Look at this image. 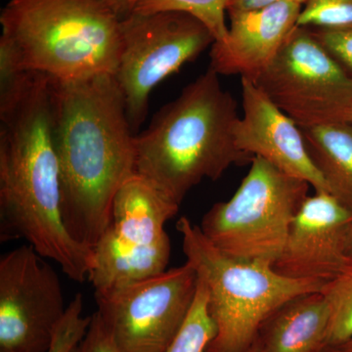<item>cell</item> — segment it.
I'll use <instances>...</instances> for the list:
<instances>
[{
	"instance_id": "6da1fadb",
	"label": "cell",
	"mask_w": 352,
	"mask_h": 352,
	"mask_svg": "<svg viewBox=\"0 0 352 352\" xmlns=\"http://www.w3.org/2000/svg\"><path fill=\"white\" fill-rule=\"evenodd\" d=\"M52 83L62 217L71 237L94 250L116 194L135 173V134L115 75Z\"/></svg>"
},
{
	"instance_id": "7a4b0ae2",
	"label": "cell",
	"mask_w": 352,
	"mask_h": 352,
	"mask_svg": "<svg viewBox=\"0 0 352 352\" xmlns=\"http://www.w3.org/2000/svg\"><path fill=\"white\" fill-rule=\"evenodd\" d=\"M0 237L24 239L74 281L89 277L94 250L71 237L62 217L53 138V83L36 73L15 110L0 118Z\"/></svg>"
},
{
	"instance_id": "3957f363",
	"label": "cell",
	"mask_w": 352,
	"mask_h": 352,
	"mask_svg": "<svg viewBox=\"0 0 352 352\" xmlns=\"http://www.w3.org/2000/svg\"><path fill=\"white\" fill-rule=\"evenodd\" d=\"M239 118L235 98L208 67L135 135V173L180 205L204 179L215 182L233 164L251 163L254 157L236 145Z\"/></svg>"
},
{
	"instance_id": "277c9868",
	"label": "cell",
	"mask_w": 352,
	"mask_h": 352,
	"mask_svg": "<svg viewBox=\"0 0 352 352\" xmlns=\"http://www.w3.org/2000/svg\"><path fill=\"white\" fill-rule=\"evenodd\" d=\"M0 24L25 68L56 82L117 71L120 20L101 0H10Z\"/></svg>"
},
{
	"instance_id": "5b68a950",
	"label": "cell",
	"mask_w": 352,
	"mask_h": 352,
	"mask_svg": "<svg viewBox=\"0 0 352 352\" xmlns=\"http://www.w3.org/2000/svg\"><path fill=\"white\" fill-rule=\"evenodd\" d=\"M187 263L208 292L217 337L208 352H245L264 322L296 296L322 292L326 283L282 276L267 264L224 254L186 217L176 224Z\"/></svg>"
},
{
	"instance_id": "8992f818",
	"label": "cell",
	"mask_w": 352,
	"mask_h": 352,
	"mask_svg": "<svg viewBox=\"0 0 352 352\" xmlns=\"http://www.w3.org/2000/svg\"><path fill=\"white\" fill-rule=\"evenodd\" d=\"M250 164L237 191L228 201L214 204L200 228L224 254L272 266L311 186L261 157H252Z\"/></svg>"
},
{
	"instance_id": "52a82bcc",
	"label": "cell",
	"mask_w": 352,
	"mask_h": 352,
	"mask_svg": "<svg viewBox=\"0 0 352 352\" xmlns=\"http://www.w3.org/2000/svg\"><path fill=\"white\" fill-rule=\"evenodd\" d=\"M179 206L138 173L113 199L110 222L94 248L88 280L95 293L111 291L164 272L171 245L164 226Z\"/></svg>"
},
{
	"instance_id": "ba28073f",
	"label": "cell",
	"mask_w": 352,
	"mask_h": 352,
	"mask_svg": "<svg viewBox=\"0 0 352 352\" xmlns=\"http://www.w3.org/2000/svg\"><path fill=\"white\" fill-rule=\"evenodd\" d=\"M122 47L115 78L126 100L127 119L138 131L157 85L194 61L215 39L201 21L177 11L132 13L120 20Z\"/></svg>"
},
{
	"instance_id": "9c48e42d",
	"label": "cell",
	"mask_w": 352,
	"mask_h": 352,
	"mask_svg": "<svg viewBox=\"0 0 352 352\" xmlns=\"http://www.w3.org/2000/svg\"><path fill=\"white\" fill-rule=\"evenodd\" d=\"M254 82L300 127L347 122L351 115L352 78L307 27L296 25Z\"/></svg>"
},
{
	"instance_id": "30bf717a",
	"label": "cell",
	"mask_w": 352,
	"mask_h": 352,
	"mask_svg": "<svg viewBox=\"0 0 352 352\" xmlns=\"http://www.w3.org/2000/svg\"><path fill=\"white\" fill-rule=\"evenodd\" d=\"M199 277L189 263L95 293L98 314L122 352H166L188 316Z\"/></svg>"
},
{
	"instance_id": "8fae6325",
	"label": "cell",
	"mask_w": 352,
	"mask_h": 352,
	"mask_svg": "<svg viewBox=\"0 0 352 352\" xmlns=\"http://www.w3.org/2000/svg\"><path fill=\"white\" fill-rule=\"evenodd\" d=\"M65 307L56 271L32 245L0 259V349L47 352Z\"/></svg>"
},
{
	"instance_id": "7c38bea8",
	"label": "cell",
	"mask_w": 352,
	"mask_h": 352,
	"mask_svg": "<svg viewBox=\"0 0 352 352\" xmlns=\"http://www.w3.org/2000/svg\"><path fill=\"white\" fill-rule=\"evenodd\" d=\"M352 210L329 192L308 196L296 214L273 270L292 279L329 283L352 267L346 233Z\"/></svg>"
},
{
	"instance_id": "4fadbf2b",
	"label": "cell",
	"mask_w": 352,
	"mask_h": 352,
	"mask_svg": "<svg viewBox=\"0 0 352 352\" xmlns=\"http://www.w3.org/2000/svg\"><path fill=\"white\" fill-rule=\"evenodd\" d=\"M241 85L243 115L234 133L237 147L307 182L315 192H329L323 176L308 153L302 129L256 82L242 78Z\"/></svg>"
},
{
	"instance_id": "5bb4252c",
	"label": "cell",
	"mask_w": 352,
	"mask_h": 352,
	"mask_svg": "<svg viewBox=\"0 0 352 352\" xmlns=\"http://www.w3.org/2000/svg\"><path fill=\"white\" fill-rule=\"evenodd\" d=\"M302 7L287 1L228 15V34L226 41L210 47V68L219 76L239 75L254 82L298 25Z\"/></svg>"
},
{
	"instance_id": "9a60e30c",
	"label": "cell",
	"mask_w": 352,
	"mask_h": 352,
	"mask_svg": "<svg viewBox=\"0 0 352 352\" xmlns=\"http://www.w3.org/2000/svg\"><path fill=\"white\" fill-rule=\"evenodd\" d=\"M330 309L322 292L296 296L264 322L258 339L264 352H322Z\"/></svg>"
},
{
	"instance_id": "2e32d148",
	"label": "cell",
	"mask_w": 352,
	"mask_h": 352,
	"mask_svg": "<svg viewBox=\"0 0 352 352\" xmlns=\"http://www.w3.org/2000/svg\"><path fill=\"white\" fill-rule=\"evenodd\" d=\"M312 161L329 193L352 210V126L333 122L300 127Z\"/></svg>"
},
{
	"instance_id": "e0dca14e",
	"label": "cell",
	"mask_w": 352,
	"mask_h": 352,
	"mask_svg": "<svg viewBox=\"0 0 352 352\" xmlns=\"http://www.w3.org/2000/svg\"><path fill=\"white\" fill-rule=\"evenodd\" d=\"M227 0H139L133 13L149 14L177 11L193 16L210 30L214 43H223L228 34Z\"/></svg>"
},
{
	"instance_id": "ac0fdd59",
	"label": "cell",
	"mask_w": 352,
	"mask_h": 352,
	"mask_svg": "<svg viewBox=\"0 0 352 352\" xmlns=\"http://www.w3.org/2000/svg\"><path fill=\"white\" fill-rule=\"evenodd\" d=\"M36 72L25 68L12 41L0 38V118L12 113L31 87Z\"/></svg>"
},
{
	"instance_id": "d6986e66",
	"label": "cell",
	"mask_w": 352,
	"mask_h": 352,
	"mask_svg": "<svg viewBox=\"0 0 352 352\" xmlns=\"http://www.w3.org/2000/svg\"><path fill=\"white\" fill-rule=\"evenodd\" d=\"M217 337V326L208 309V292L199 280L188 316L166 352H206Z\"/></svg>"
},
{
	"instance_id": "ffe728a7",
	"label": "cell",
	"mask_w": 352,
	"mask_h": 352,
	"mask_svg": "<svg viewBox=\"0 0 352 352\" xmlns=\"http://www.w3.org/2000/svg\"><path fill=\"white\" fill-rule=\"evenodd\" d=\"M322 294L330 309L327 346L340 347L352 340V267L325 285Z\"/></svg>"
},
{
	"instance_id": "44dd1931",
	"label": "cell",
	"mask_w": 352,
	"mask_h": 352,
	"mask_svg": "<svg viewBox=\"0 0 352 352\" xmlns=\"http://www.w3.org/2000/svg\"><path fill=\"white\" fill-rule=\"evenodd\" d=\"M352 25V0H307L298 25L333 28Z\"/></svg>"
},
{
	"instance_id": "7402d4cb",
	"label": "cell",
	"mask_w": 352,
	"mask_h": 352,
	"mask_svg": "<svg viewBox=\"0 0 352 352\" xmlns=\"http://www.w3.org/2000/svg\"><path fill=\"white\" fill-rule=\"evenodd\" d=\"M83 298L80 294L67 307L63 320L60 323L47 352H72L87 333L91 316H83Z\"/></svg>"
},
{
	"instance_id": "603a6c76",
	"label": "cell",
	"mask_w": 352,
	"mask_h": 352,
	"mask_svg": "<svg viewBox=\"0 0 352 352\" xmlns=\"http://www.w3.org/2000/svg\"><path fill=\"white\" fill-rule=\"evenodd\" d=\"M307 28L322 47L352 78V25L333 28Z\"/></svg>"
},
{
	"instance_id": "cb8c5ba5",
	"label": "cell",
	"mask_w": 352,
	"mask_h": 352,
	"mask_svg": "<svg viewBox=\"0 0 352 352\" xmlns=\"http://www.w3.org/2000/svg\"><path fill=\"white\" fill-rule=\"evenodd\" d=\"M72 352H122L98 312L91 315L87 333Z\"/></svg>"
},
{
	"instance_id": "d4e9b609",
	"label": "cell",
	"mask_w": 352,
	"mask_h": 352,
	"mask_svg": "<svg viewBox=\"0 0 352 352\" xmlns=\"http://www.w3.org/2000/svg\"><path fill=\"white\" fill-rule=\"evenodd\" d=\"M298 2L305 4L307 0H227L226 13L231 14L245 12V11L256 10L265 7L281 3V2Z\"/></svg>"
},
{
	"instance_id": "484cf974",
	"label": "cell",
	"mask_w": 352,
	"mask_h": 352,
	"mask_svg": "<svg viewBox=\"0 0 352 352\" xmlns=\"http://www.w3.org/2000/svg\"><path fill=\"white\" fill-rule=\"evenodd\" d=\"M101 1H103L120 20H122L133 13L139 0H101Z\"/></svg>"
},
{
	"instance_id": "4316f807",
	"label": "cell",
	"mask_w": 352,
	"mask_h": 352,
	"mask_svg": "<svg viewBox=\"0 0 352 352\" xmlns=\"http://www.w3.org/2000/svg\"><path fill=\"white\" fill-rule=\"evenodd\" d=\"M346 252L349 256H352V219L349 223L346 233Z\"/></svg>"
},
{
	"instance_id": "83f0119b",
	"label": "cell",
	"mask_w": 352,
	"mask_h": 352,
	"mask_svg": "<svg viewBox=\"0 0 352 352\" xmlns=\"http://www.w3.org/2000/svg\"><path fill=\"white\" fill-rule=\"evenodd\" d=\"M245 352H264L263 347L261 346V342H259L258 338L254 340V344H252V346H250Z\"/></svg>"
},
{
	"instance_id": "f1b7e54d",
	"label": "cell",
	"mask_w": 352,
	"mask_h": 352,
	"mask_svg": "<svg viewBox=\"0 0 352 352\" xmlns=\"http://www.w3.org/2000/svg\"><path fill=\"white\" fill-rule=\"evenodd\" d=\"M322 352H351L344 351V349H340V347H333V346H326L325 349L322 351Z\"/></svg>"
},
{
	"instance_id": "f546056e",
	"label": "cell",
	"mask_w": 352,
	"mask_h": 352,
	"mask_svg": "<svg viewBox=\"0 0 352 352\" xmlns=\"http://www.w3.org/2000/svg\"><path fill=\"white\" fill-rule=\"evenodd\" d=\"M340 349H344V351L352 352V340L351 342H347L344 346H340Z\"/></svg>"
},
{
	"instance_id": "4dcf8cb0",
	"label": "cell",
	"mask_w": 352,
	"mask_h": 352,
	"mask_svg": "<svg viewBox=\"0 0 352 352\" xmlns=\"http://www.w3.org/2000/svg\"><path fill=\"white\" fill-rule=\"evenodd\" d=\"M346 124H351V126H352V109H351V115H349V120H347Z\"/></svg>"
},
{
	"instance_id": "1f68e13d",
	"label": "cell",
	"mask_w": 352,
	"mask_h": 352,
	"mask_svg": "<svg viewBox=\"0 0 352 352\" xmlns=\"http://www.w3.org/2000/svg\"><path fill=\"white\" fill-rule=\"evenodd\" d=\"M0 352H17V351H11V349H0Z\"/></svg>"
}]
</instances>
